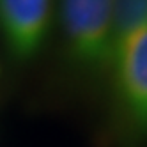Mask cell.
I'll return each mask as SVG.
<instances>
[{
    "mask_svg": "<svg viewBox=\"0 0 147 147\" xmlns=\"http://www.w3.org/2000/svg\"><path fill=\"white\" fill-rule=\"evenodd\" d=\"M69 55L89 69L110 67L113 0H59Z\"/></svg>",
    "mask_w": 147,
    "mask_h": 147,
    "instance_id": "1",
    "label": "cell"
},
{
    "mask_svg": "<svg viewBox=\"0 0 147 147\" xmlns=\"http://www.w3.org/2000/svg\"><path fill=\"white\" fill-rule=\"evenodd\" d=\"M53 0H0V27L18 60L36 57L51 25Z\"/></svg>",
    "mask_w": 147,
    "mask_h": 147,
    "instance_id": "2",
    "label": "cell"
},
{
    "mask_svg": "<svg viewBox=\"0 0 147 147\" xmlns=\"http://www.w3.org/2000/svg\"><path fill=\"white\" fill-rule=\"evenodd\" d=\"M112 67L126 115L138 131L147 133V25L128 39Z\"/></svg>",
    "mask_w": 147,
    "mask_h": 147,
    "instance_id": "3",
    "label": "cell"
},
{
    "mask_svg": "<svg viewBox=\"0 0 147 147\" xmlns=\"http://www.w3.org/2000/svg\"><path fill=\"white\" fill-rule=\"evenodd\" d=\"M147 25V0H113L110 67L128 39Z\"/></svg>",
    "mask_w": 147,
    "mask_h": 147,
    "instance_id": "4",
    "label": "cell"
}]
</instances>
